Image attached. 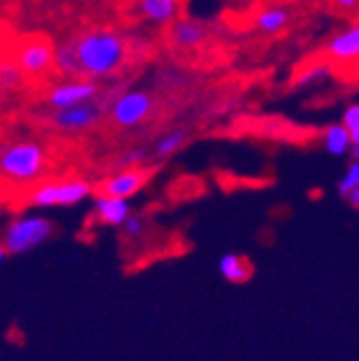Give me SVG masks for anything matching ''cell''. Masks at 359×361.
Segmentation results:
<instances>
[{"mask_svg":"<svg viewBox=\"0 0 359 361\" xmlns=\"http://www.w3.org/2000/svg\"><path fill=\"white\" fill-rule=\"evenodd\" d=\"M185 138H188L185 129H174V131H168L166 135H162V138H159V140L155 142V147H153L155 157H168V155H172L174 151H178V149L183 147Z\"/></svg>","mask_w":359,"mask_h":361,"instance_id":"obj_17","label":"cell"},{"mask_svg":"<svg viewBox=\"0 0 359 361\" xmlns=\"http://www.w3.org/2000/svg\"><path fill=\"white\" fill-rule=\"evenodd\" d=\"M323 147L334 157H342V155H348L351 153L353 140H351V135H348V131H346V127L342 123L329 125L323 131Z\"/></svg>","mask_w":359,"mask_h":361,"instance_id":"obj_14","label":"cell"},{"mask_svg":"<svg viewBox=\"0 0 359 361\" xmlns=\"http://www.w3.org/2000/svg\"><path fill=\"white\" fill-rule=\"evenodd\" d=\"M153 110V99L145 90H125L110 104L112 121L121 127L140 125Z\"/></svg>","mask_w":359,"mask_h":361,"instance_id":"obj_7","label":"cell"},{"mask_svg":"<svg viewBox=\"0 0 359 361\" xmlns=\"http://www.w3.org/2000/svg\"><path fill=\"white\" fill-rule=\"evenodd\" d=\"M13 63L26 78H43L56 67V48L43 37H28L16 43Z\"/></svg>","mask_w":359,"mask_h":361,"instance_id":"obj_4","label":"cell"},{"mask_svg":"<svg viewBox=\"0 0 359 361\" xmlns=\"http://www.w3.org/2000/svg\"><path fill=\"white\" fill-rule=\"evenodd\" d=\"M168 37L172 45L181 50H198L200 45L207 41V28L190 18H178L170 24Z\"/></svg>","mask_w":359,"mask_h":361,"instance_id":"obj_11","label":"cell"},{"mask_svg":"<svg viewBox=\"0 0 359 361\" xmlns=\"http://www.w3.org/2000/svg\"><path fill=\"white\" fill-rule=\"evenodd\" d=\"M50 235H52V221L41 215H24L13 219L5 231L3 252H0L3 260L7 258V254L20 256L39 247L43 241L50 239Z\"/></svg>","mask_w":359,"mask_h":361,"instance_id":"obj_2","label":"cell"},{"mask_svg":"<svg viewBox=\"0 0 359 361\" xmlns=\"http://www.w3.org/2000/svg\"><path fill=\"white\" fill-rule=\"evenodd\" d=\"M342 125L346 127L353 145H359V104H351L342 112Z\"/></svg>","mask_w":359,"mask_h":361,"instance_id":"obj_20","label":"cell"},{"mask_svg":"<svg viewBox=\"0 0 359 361\" xmlns=\"http://www.w3.org/2000/svg\"><path fill=\"white\" fill-rule=\"evenodd\" d=\"M359 188V161H351V166L346 168L344 176L340 178L338 190L342 196H348L351 192H355Z\"/></svg>","mask_w":359,"mask_h":361,"instance_id":"obj_21","label":"cell"},{"mask_svg":"<svg viewBox=\"0 0 359 361\" xmlns=\"http://www.w3.org/2000/svg\"><path fill=\"white\" fill-rule=\"evenodd\" d=\"M331 73V65L327 61H319L314 65H308L305 69H301V73L297 75L295 84L297 86H312V84H319L323 80H327Z\"/></svg>","mask_w":359,"mask_h":361,"instance_id":"obj_18","label":"cell"},{"mask_svg":"<svg viewBox=\"0 0 359 361\" xmlns=\"http://www.w3.org/2000/svg\"><path fill=\"white\" fill-rule=\"evenodd\" d=\"M145 157H147V151L145 149H133V151L125 153V157H121V164L127 166V168H133L136 164H140Z\"/></svg>","mask_w":359,"mask_h":361,"instance_id":"obj_23","label":"cell"},{"mask_svg":"<svg viewBox=\"0 0 359 361\" xmlns=\"http://www.w3.org/2000/svg\"><path fill=\"white\" fill-rule=\"evenodd\" d=\"M24 71L16 65V63H9L5 61L3 67H0V84H3V90H11V88H18L22 82H24Z\"/></svg>","mask_w":359,"mask_h":361,"instance_id":"obj_19","label":"cell"},{"mask_svg":"<svg viewBox=\"0 0 359 361\" xmlns=\"http://www.w3.org/2000/svg\"><path fill=\"white\" fill-rule=\"evenodd\" d=\"M104 116V108L97 102H88L63 110H54L50 114V125L61 131H84L97 125Z\"/></svg>","mask_w":359,"mask_h":361,"instance_id":"obj_8","label":"cell"},{"mask_svg":"<svg viewBox=\"0 0 359 361\" xmlns=\"http://www.w3.org/2000/svg\"><path fill=\"white\" fill-rule=\"evenodd\" d=\"M149 180V170L142 168H125L110 178H106L102 183V194L110 198H131L133 194H138Z\"/></svg>","mask_w":359,"mask_h":361,"instance_id":"obj_9","label":"cell"},{"mask_svg":"<svg viewBox=\"0 0 359 361\" xmlns=\"http://www.w3.org/2000/svg\"><path fill=\"white\" fill-rule=\"evenodd\" d=\"M95 215L102 224L108 226H125V221L131 217L129 202L123 198H110V196H97L95 200Z\"/></svg>","mask_w":359,"mask_h":361,"instance_id":"obj_13","label":"cell"},{"mask_svg":"<svg viewBox=\"0 0 359 361\" xmlns=\"http://www.w3.org/2000/svg\"><path fill=\"white\" fill-rule=\"evenodd\" d=\"M99 95V86L95 80H86V78H69L65 82H59L50 88L48 93V104L54 110L80 106L95 102Z\"/></svg>","mask_w":359,"mask_h":361,"instance_id":"obj_6","label":"cell"},{"mask_svg":"<svg viewBox=\"0 0 359 361\" xmlns=\"http://www.w3.org/2000/svg\"><path fill=\"white\" fill-rule=\"evenodd\" d=\"M138 11L153 24H172L178 20L181 5L178 0H138Z\"/></svg>","mask_w":359,"mask_h":361,"instance_id":"obj_12","label":"cell"},{"mask_svg":"<svg viewBox=\"0 0 359 361\" xmlns=\"http://www.w3.org/2000/svg\"><path fill=\"white\" fill-rule=\"evenodd\" d=\"M217 267H219V274L224 276V280H229V282L241 284L250 278V264L237 254H224L219 258Z\"/></svg>","mask_w":359,"mask_h":361,"instance_id":"obj_16","label":"cell"},{"mask_svg":"<svg viewBox=\"0 0 359 361\" xmlns=\"http://www.w3.org/2000/svg\"><path fill=\"white\" fill-rule=\"evenodd\" d=\"M288 18L291 16L284 7H267V9L256 13L254 22H256V28L260 32L274 35V32H280L288 24Z\"/></svg>","mask_w":359,"mask_h":361,"instance_id":"obj_15","label":"cell"},{"mask_svg":"<svg viewBox=\"0 0 359 361\" xmlns=\"http://www.w3.org/2000/svg\"><path fill=\"white\" fill-rule=\"evenodd\" d=\"M123 231H125V235H127V237L138 239V237L142 235V231H145V224H142V219H140L138 215H131V217L125 221Z\"/></svg>","mask_w":359,"mask_h":361,"instance_id":"obj_22","label":"cell"},{"mask_svg":"<svg viewBox=\"0 0 359 361\" xmlns=\"http://www.w3.org/2000/svg\"><path fill=\"white\" fill-rule=\"evenodd\" d=\"M325 56L340 65L359 61V22L340 30L336 37L329 39L327 48H325Z\"/></svg>","mask_w":359,"mask_h":361,"instance_id":"obj_10","label":"cell"},{"mask_svg":"<svg viewBox=\"0 0 359 361\" xmlns=\"http://www.w3.org/2000/svg\"><path fill=\"white\" fill-rule=\"evenodd\" d=\"M334 3V7H338V9H355L357 5H359V0H331Z\"/></svg>","mask_w":359,"mask_h":361,"instance_id":"obj_24","label":"cell"},{"mask_svg":"<svg viewBox=\"0 0 359 361\" xmlns=\"http://www.w3.org/2000/svg\"><path fill=\"white\" fill-rule=\"evenodd\" d=\"M88 194H91V185L86 180H50L35 188L28 196V202L32 207L46 209V207H73L82 202Z\"/></svg>","mask_w":359,"mask_h":361,"instance_id":"obj_5","label":"cell"},{"mask_svg":"<svg viewBox=\"0 0 359 361\" xmlns=\"http://www.w3.org/2000/svg\"><path fill=\"white\" fill-rule=\"evenodd\" d=\"M46 166V151L37 142H13L3 149L0 168L3 174L16 183H30Z\"/></svg>","mask_w":359,"mask_h":361,"instance_id":"obj_3","label":"cell"},{"mask_svg":"<svg viewBox=\"0 0 359 361\" xmlns=\"http://www.w3.org/2000/svg\"><path fill=\"white\" fill-rule=\"evenodd\" d=\"M127 56L125 39L110 28L86 30L56 48V69L67 78H106L116 73Z\"/></svg>","mask_w":359,"mask_h":361,"instance_id":"obj_1","label":"cell"},{"mask_svg":"<svg viewBox=\"0 0 359 361\" xmlns=\"http://www.w3.org/2000/svg\"><path fill=\"white\" fill-rule=\"evenodd\" d=\"M346 198H348V202H351V204H353L355 209H359V188H357L355 192H351V194H348Z\"/></svg>","mask_w":359,"mask_h":361,"instance_id":"obj_25","label":"cell"},{"mask_svg":"<svg viewBox=\"0 0 359 361\" xmlns=\"http://www.w3.org/2000/svg\"><path fill=\"white\" fill-rule=\"evenodd\" d=\"M351 157H353V161H359V145H353L351 147V153H348Z\"/></svg>","mask_w":359,"mask_h":361,"instance_id":"obj_26","label":"cell"}]
</instances>
